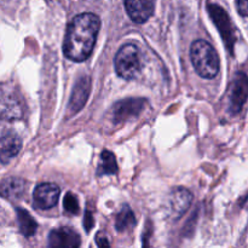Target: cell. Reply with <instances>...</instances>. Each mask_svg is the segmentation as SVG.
<instances>
[{
    "label": "cell",
    "mask_w": 248,
    "mask_h": 248,
    "mask_svg": "<svg viewBox=\"0 0 248 248\" xmlns=\"http://www.w3.org/2000/svg\"><path fill=\"white\" fill-rule=\"evenodd\" d=\"M101 19L91 12L80 14L73 18L65 33L63 52L73 62H84L90 57L96 44Z\"/></svg>",
    "instance_id": "obj_1"
},
{
    "label": "cell",
    "mask_w": 248,
    "mask_h": 248,
    "mask_svg": "<svg viewBox=\"0 0 248 248\" xmlns=\"http://www.w3.org/2000/svg\"><path fill=\"white\" fill-rule=\"evenodd\" d=\"M190 58L196 73L203 79H213L220 68L217 51L206 40H195L190 48Z\"/></svg>",
    "instance_id": "obj_2"
},
{
    "label": "cell",
    "mask_w": 248,
    "mask_h": 248,
    "mask_svg": "<svg viewBox=\"0 0 248 248\" xmlns=\"http://www.w3.org/2000/svg\"><path fill=\"white\" fill-rule=\"evenodd\" d=\"M115 72L125 80H132L142 69V57L140 48L133 44H125L119 48L114 60Z\"/></svg>",
    "instance_id": "obj_3"
},
{
    "label": "cell",
    "mask_w": 248,
    "mask_h": 248,
    "mask_svg": "<svg viewBox=\"0 0 248 248\" xmlns=\"http://www.w3.org/2000/svg\"><path fill=\"white\" fill-rule=\"evenodd\" d=\"M147 101L143 98H126L116 102L110 110L111 120L115 124H123L135 119L145 108Z\"/></svg>",
    "instance_id": "obj_4"
},
{
    "label": "cell",
    "mask_w": 248,
    "mask_h": 248,
    "mask_svg": "<svg viewBox=\"0 0 248 248\" xmlns=\"http://www.w3.org/2000/svg\"><path fill=\"white\" fill-rule=\"evenodd\" d=\"M208 12H210L212 21L217 24V28L219 29L222 38L224 39L230 53H232L234 52L235 41H236V35H235L234 24L230 21L227 11L218 5L210 4L208 5Z\"/></svg>",
    "instance_id": "obj_5"
},
{
    "label": "cell",
    "mask_w": 248,
    "mask_h": 248,
    "mask_svg": "<svg viewBox=\"0 0 248 248\" xmlns=\"http://www.w3.org/2000/svg\"><path fill=\"white\" fill-rule=\"evenodd\" d=\"M248 99V77L242 72L235 74L229 96V113L236 115L244 108Z\"/></svg>",
    "instance_id": "obj_6"
},
{
    "label": "cell",
    "mask_w": 248,
    "mask_h": 248,
    "mask_svg": "<svg viewBox=\"0 0 248 248\" xmlns=\"http://www.w3.org/2000/svg\"><path fill=\"white\" fill-rule=\"evenodd\" d=\"M60 188L53 183H41L34 189V206L40 210H50L55 207L60 198Z\"/></svg>",
    "instance_id": "obj_7"
},
{
    "label": "cell",
    "mask_w": 248,
    "mask_h": 248,
    "mask_svg": "<svg viewBox=\"0 0 248 248\" xmlns=\"http://www.w3.org/2000/svg\"><path fill=\"white\" fill-rule=\"evenodd\" d=\"M125 9L135 23H145L154 14L155 0H125Z\"/></svg>",
    "instance_id": "obj_8"
},
{
    "label": "cell",
    "mask_w": 248,
    "mask_h": 248,
    "mask_svg": "<svg viewBox=\"0 0 248 248\" xmlns=\"http://www.w3.org/2000/svg\"><path fill=\"white\" fill-rule=\"evenodd\" d=\"M91 91V79L89 77H81L75 84L73 89L72 96H70L69 106H68V111L70 114H77L78 111L84 108L85 103L90 96Z\"/></svg>",
    "instance_id": "obj_9"
},
{
    "label": "cell",
    "mask_w": 248,
    "mask_h": 248,
    "mask_svg": "<svg viewBox=\"0 0 248 248\" xmlns=\"http://www.w3.org/2000/svg\"><path fill=\"white\" fill-rule=\"evenodd\" d=\"M80 236L72 228L55 229L48 235V246L58 248H77L80 246Z\"/></svg>",
    "instance_id": "obj_10"
},
{
    "label": "cell",
    "mask_w": 248,
    "mask_h": 248,
    "mask_svg": "<svg viewBox=\"0 0 248 248\" xmlns=\"http://www.w3.org/2000/svg\"><path fill=\"white\" fill-rule=\"evenodd\" d=\"M170 211L176 219L181 218L190 207L193 202V195L186 188H176L172 190L169 198Z\"/></svg>",
    "instance_id": "obj_11"
},
{
    "label": "cell",
    "mask_w": 248,
    "mask_h": 248,
    "mask_svg": "<svg viewBox=\"0 0 248 248\" xmlns=\"http://www.w3.org/2000/svg\"><path fill=\"white\" fill-rule=\"evenodd\" d=\"M22 149V140L16 133L5 132L0 142V159L2 164H6L10 159L16 156Z\"/></svg>",
    "instance_id": "obj_12"
},
{
    "label": "cell",
    "mask_w": 248,
    "mask_h": 248,
    "mask_svg": "<svg viewBox=\"0 0 248 248\" xmlns=\"http://www.w3.org/2000/svg\"><path fill=\"white\" fill-rule=\"evenodd\" d=\"M22 116V108L19 99L12 92L2 89L1 93V118L4 120H15Z\"/></svg>",
    "instance_id": "obj_13"
},
{
    "label": "cell",
    "mask_w": 248,
    "mask_h": 248,
    "mask_svg": "<svg viewBox=\"0 0 248 248\" xmlns=\"http://www.w3.org/2000/svg\"><path fill=\"white\" fill-rule=\"evenodd\" d=\"M27 188V183L24 179L17 177H7L1 182V196L9 200L21 198Z\"/></svg>",
    "instance_id": "obj_14"
},
{
    "label": "cell",
    "mask_w": 248,
    "mask_h": 248,
    "mask_svg": "<svg viewBox=\"0 0 248 248\" xmlns=\"http://www.w3.org/2000/svg\"><path fill=\"white\" fill-rule=\"evenodd\" d=\"M16 216L21 234L26 237L33 236L36 232V229H38V224L33 219V217L26 210L19 207L16 208Z\"/></svg>",
    "instance_id": "obj_15"
},
{
    "label": "cell",
    "mask_w": 248,
    "mask_h": 248,
    "mask_svg": "<svg viewBox=\"0 0 248 248\" xmlns=\"http://www.w3.org/2000/svg\"><path fill=\"white\" fill-rule=\"evenodd\" d=\"M118 173V164H116L115 155L109 150H103L101 154L97 174L98 176H109V174Z\"/></svg>",
    "instance_id": "obj_16"
},
{
    "label": "cell",
    "mask_w": 248,
    "mask_h": 248,
    "mask_svg": "<svg viewBox=\"0 0 248 248\" xmlns=\"http://www.w3.org/2000/svg\"><path fill=\"white\" fill-rule=\"evenodd\" d=\"M136 225V217L128 206H123L115 219V228L118 232H124L133 229Z\"/></svg>",
    "instance_id": "obj_17"
},
{
    "label": "cell",
    "mask_w": 248,
    "mask_h": 248,
    "mask_svg": "<svg viewBox=\"0 0 248 248\" xmlns=\"http://www.w3.org/2000/svg\"><path fill=\"white\" fill-rule=\"evenodd\" d=\"M63 206L64 210L70 215H78L79 213V202H78V198L73 193H67L63 200Z\"/></svg>",
    "instance_id": "obj_18"
},
{
    "label": "cell",
    "mask_w": 248,
    "mask_h": 248,
    "mask_svg": "<svg viewBox=\"0 0 248 248\" xmlns=\"http://www.w3.org/2000/svg\"><path fill=\"white\" fill-rule=\"evenodd\" d=\"M236 7L241 16L248 17V0H236Z\"/></svg>",
    "instance_id": "obj_19"
},
{
    "label": "cell",
    "mask_w": 248,
    "mask_h": 248,
    "mask_svg": "<svg viewBox=\"0 0 248 248\" xmlns=\"http://www.w3.org/2000/svg\"><path fill=\"white\" fill-rule=\"evenodd\" d=\"M93 217H92V213L90 211H86L85 212V217H84V227L86 232H90L93 227Z\"/></svg>",
    "instance_id": "obj_20"
},
{
    "label": "cell",
    "mask_w": 248,
    "mask_h": 248,
    "mask_svg": "<svg viewBox=\"0 0 248 248\" xmlns=\"http://www.w3.org/2000/svg\"><path fill=\"white\" fill-rule=\"evenodd\" d=\"M96 244L98 247H109L110 244L108 241V237L104 235V232H99L96 236Z\"/></svg>",
    "instance_id": "obj_21"
}]
</instances>
